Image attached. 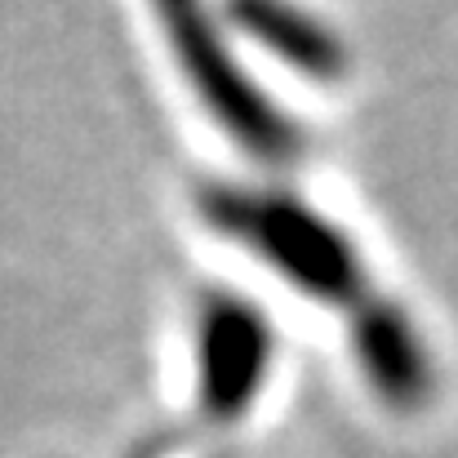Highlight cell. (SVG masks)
Here are the masks:
<instances>
[{
  "label": "cell",
  "mask_w": 458,
  "mask_h": 458,
  "mask_svg": "<svg viewBox=\"0 0 458 458\" xmlns=\"http://www.w3.org/2000/svg\"><path fill=\"white\" fill-rule=\"evenodd\" d=\"M200 214L218 236L250 250L263 267L316 303L356 311L374 299L365 259L352 236L294 191L209 182L200 187Z\"/></svg>",
  "instance_id": "cell-1"
},
{
  "label": "cell",
  "mask_w": 458,
  "mask_h": 458,
  "mask_svg": "<svg viewBox=\"0 0 458 458\" xmlns=\"http://www.w3.org/2000/svg\"><path fill=\"white\" fill-rule=\"evenodd\" d=\"M152 9L191 94L223 125V134L263 165L299 160L303 156L299 125L245 76V67L227 49V36L214 22L209 4L205 0H152Z\"/></svg>",
  "instance_id": "cell-2"
},
{
  "label": "cell",
  "mask_w": 458,
  "mask_h": 458,
  "mask_svg": "<svg viewBox=\"0 0 458 458\" xmlns=\"http://www.w3.org/2000/svg\"><path fill=\"white\" fill-rule=\"evenodd\" d=\"M272 325L241 294H209L196 311V392L214 423H236L272 369Z\"/></svg>",
  "instance_id": "cell-3"
},
{
  "label": "cell",
  "mask_w": 458,
  "mask_h": 458,
  "mask_svg": "<svg viewBox=\"0 0 458 458\" xmlns=\"http://www.w3.org/2000/svg\"><path fill=\"white\" fill-rule=\"evenodd\" d=\"M352 347L360 360V374L369 378V387L383 396V405L410 414L432 396V356L410 320V311L387 299H369L356 307L352 320Z\"/></svg>",
  "instance_id": "cell-4"
},
{
  "label": "cell",
  "mask_w": 458,
  "mask_h": 458,
  "mask_svg": "<svg viewBox=\"0 0 458 458\" xmlns=\"http://www.w3.org/2000/svg\"><path fill=\"white\" fill-rule=\"evenodd\" d=\"M227 18L254 45H263L272 58H281L285 67H294L307 81L334 85L347 76L343 40L320 18L299 9L294 0H227Z\"/></svg>",
  "instance_id": "cell-5"
}]
</instances>
